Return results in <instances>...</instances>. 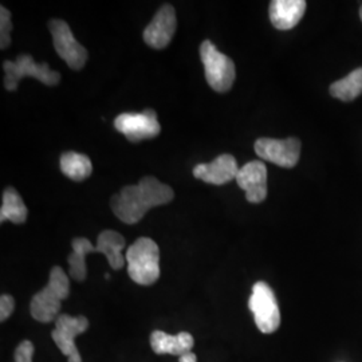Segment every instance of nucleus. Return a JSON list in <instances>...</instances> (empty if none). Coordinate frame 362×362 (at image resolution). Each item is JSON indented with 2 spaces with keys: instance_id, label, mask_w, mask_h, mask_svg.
I'll list each match as a JSON object with an SVG mask.
<instances>
[{
  "instance_id": "obj_21",
  "label": "nucleus",
  "mask_w": 362,
  "mask_h": 362,
  "mask_svg": "<svg viewBox=\"0 0 362 362\" xmlns=\"http://www.w3.org/2000/svg\"><path fill=\"white\" fill-rule=\"evenodd\" d=\"M11 13L4 6L0 7V49L4 50L11 45Z\"/></svg>"
},
{
  "instance_id": "obj_9",
  "label": "nucleus",
  "mask_w": 362,
  "mask_h": 362,
  "mask_svg": "<svg viewBox=\"0 0 362 362\" xmlns=\"http://www.w3.org/2000/svg\"><path fill=\"white\" fill-rule=\"evenodd\" d=\"M115 128L132 143L153 139L161 132L153 109H146L143 113H122L116 117Z\"/></svg>"
},
{
  "instance_id": "obj_23",
  "label": "nucleus",
  "mask_w": 362,
  "mask_h": 362,
  "mask_svg": "<svg viewBox=\"0 0 362 362\" xmlns=\"http://www.w3.org/2000/svg\"><path fill=\"white\" fill-rule=\"evenodd\" d=\"M13 309H15L13 298L8 294H3L0 298V321L4 322L7 318H10Z\"/></svg>"
},
{
  "instance_id": "obj_22",
  "label": "nucleus",
  "mask_w": 362,
  "mask_h": 362,
  "mask_svg": "<svg viewBox=\"0 0 362 362\" xmlns=\"http://www.w3.org/2000/svg\"><path fill=\"white\" fill-rule=\"evenodd\" d=\"M34 345L31 341H23L18 345L13 353V360L15 362H33V356H34Z\"/></svg>"
},
{
  "instance_id": "obj_1",
  "label": "nucleus",
  "mask_w": 362,
  "mask_h": 362,
  "mask_svg": "<svg viewBox=\"0 0 362 362\" xmlns=\"http://www.w3.org/2000/svg\"><path fill=\"white\" fill-rule=\"evenodd\" d=\"M175 197L173 189L157 180L145 176L137 185H127L110 200V207L118 219L125 224H136L143 219L151 208L168 204Z\"/></svg>"
},
{
  "instance_id": "obj_4",
  "label": "nucleus",
  "mask_w": 362,
  "mask_h": 362,
  "mask_svg": "<svg viewBox=\"0 0 362 362\" xmlns=\"http://www.w3.org/2000/svg\"><path fill=\"white\" fill-rule=\"evenodd\" d=\"M4 88L8 91L18 89L19 81L23 77H34L39 82L54 86L61 82V74L52 70L46 62L37 64L30 54H21L15 61H4Z\"/></svg>"
},
{
  "instance_id": "obj_18",
  "label": "nucleus",
  "mask_w": 362,
  "mask_h": 362,
  "mask_svg": "<svg viewBox=\"0 0 362 362\" xmlns=\"http://www.w3.org/2000/svg\"><path fill=\"white\" fill-rule=\"evenodd\" d=\"M27 215L28 211L21 194L11 187L6 188L3 191V202L0 208V223L10 220L13 224H22L26 221Z\"/></svg>"
},
{
  "instance_id": "obj_10",
  "label": "nucleus",
  "mask_w": 362,
  "mask_h": 362,
  "mask_svg": "<svg viewBox=\"0 0 362 362\" xmlns=\"http://www.w3.org/2000/svg\"><path fill=\"white\" fill-rule=\"evenodd\" d=\"M257 155L282 168H293L299 161L300 141L294 137L276 140V139H259L255 141Z\"/></svg>"
},
{
  "instance_id": "obj_11",
  "label": "nucleus",
  "mask_w": 362,
  "mask_h": 362,
  "mask_svg": "<svg viewBox=\"0 0 362 362\" xmlns=\"http://www.w3.org/2000/svg\"><path fill=\"white\" fill-rule=\"evenodd\" d=\"M177 19L175 8L170 4H164L144 30V42L156 50L165 49L175 35Z\"/></svg>"
},
{
  "instance_id": "obj_16",
  "label": "nucleus",
  "mask_w": 362,
  "mask_h": 362,
  "mask_svg": "<svg viewBox=\"0 0 362 362\" xmlns=\"http://www.w3.org/2000/svg\"><path fill=\"white\" fill-rule=\"evenodd\" d=\"M124 247H125V238L117 231L105 230L98 235L97 252L104 254L113 270H119L124 267V262H125L122 255Z\"/></svg>"
},
{
  "instance_id": "obj_15",
  "label": "nucleus",
  "mask_w": 362,
  "mask_h": 362,
  "mask_svg": "<svg viewBox=\"0 0 362 362\" xmlns=\"http://www.w3.org/2000/svg\"><path fill=\"white\" fill-rule=\"evenodd\" d=\"M194 344V337L187 332L172 336L163 330H155L151 334V346L156 354H172L181 357L192 350Z\"/></svg>"
},
{
  "instance_id": "obj_17",
  "label": "nucleus",
  "mask_w": 362,
  "mask_h": 362,
  "mask_svg": "<svg viewBox=\"0 0 362 362\" xmlns=\"http://www.w3.org/2000/svg\"><path fill=\"white\" fill-rule=\"evenodd\" d=\"M71 247H73V252L67 258L70 276L77 282H83L88 275L86 255L91 252H97V247L93 246L90 240L86 238L73 239Z\"/></svg>"
},
{
  "instance_id": "obj_12",
  "label": "nucleus",
  "mask_w": 362,
  "mask_h": 362,
  "mask_svg": "<svg viewBox=\"0 0 362 362\" xmlns=\"http://www.w3.org/2000/svg\"><path fill=\"white\" fill-rule=\"evenodd\" d=\"M236 181L250 203L258 204L267 197V168L262 161L247 163L239 169Z\"/></svg>"
},
{
  "instance_id": "obj_25",
  "label": "nucleus",
  "mask_w": 362,
  "mask_h": 362,
  "mask_svg": "<svg viewBox=\"0 0 362 362\" xmlns=\"http://www.w3.org/2000/svg\"><path fill=\"white\" fill-rule=\"evenodd\" d=\"M360 16H361V21H362V7H361V10H360Z\"/></svg>"
},
{
  "instance_id": "obj_7",
  "label": "nucleus",
  "mask_w": 362,
  "mask_h": 362,
  "mask_svg": "<svg viewBox=\"0 0 362 362\" xmlns=\"http://www.w3.org/2000/svg\"><path fill=\"white\" fill-rule=\"evenodd\" d=\"M49 30L52 33L55 52L67 66L73 70L83 69L89 57L88 50L81 43H78L65 21L52 19L49 22Z\"/></svg>"
},
{
  "instance_id": "obj_20",
  "label": "nucleus",
  "mask_w": 362,
  "mask_h": 362,
  "mask_svg": "<svg viewBox=\"0 0 362 362\" xmlns=\"http://www.w3.org/2000/svg\"><path fill=\"white\" fill-rule=\"evenodd\" d=\"M330 94L345 103L356 100L362 94V67L353 70L349 76L334 82L330 86Z\"/></svg>"
},
{
  "instance_id": "obj_19",
  "label": "nucleus",
  "mask_w": 362,
  "mask_h": 362,
  "mask_svg": "<svg viewBox=\"0 0 362 362\" xmlns=\"http://www.w3.org/2000/svg\"><path fill=\"white\" fill-rule=\"evenodd\" d=\"M59 165L62 173L71 180H86L93 172L90 158L77 152H65L61 156Z\"/></svg>"
},
{
  "instance_id": "obj_2",
  "label": "nucleus",
  "mask_w": 362,
  "mask_h": 362,
  "mask_svg": "<svg viewBox=\"0 0 362 362\" xmlns=\"http://www.w3.org/2000/svg\"><path fill=\"white\" fill-rule=\"evenodd\" d=\"M70 296V281L62 267L55 266L50 272L47 286L37 293L30 303V313L33 318L42 324L57 321L61 315L62 300Z\"/></svg>"
},
{
  "instance_id": "obj_8",
  "label": "nucleus",
  "mask_w": 362,
  "mask_h": 362,
  "mask_svg": "<svg viewBox=\"0 0 362 362\" xmlns=\"http://www.w3.org/2000/svg\"><path fill=\"white\" fill-rule=\"evenodd\" d=\"M89 329V321L86 317H70L61 314L55 321V329L52 332V338L55 345L69 358L67 362H82V357L76 346V337L85 333Z\"/></svg>"
},
{
  "instance_id": "obj_3",
  "label": "nucleus",
  "mask_w": 362,
  "mask_h": 362,
  "mask_svg": "<svg viewBox=\"0 0 362 362\" xmlns=\"http://www.w3.org/2000/svg\"><path fill=\"white\" fill-rule=\"evenodd\" d=\"M130 279L137 285L151 286L160 278V250L151 238L137 239L127 251Z\"/></svg>"
},
{
  "instance_id": "obj_6",
  "label": "nucleus",
  "mask_w": 362,
  "mask_h": 362,
  "mask_svg": "<svg viewBox=\"0 0 362 362\" xmlns=\"http://www.w3.org/2000/svg\"><path fill=\"white\" fill-rule=\"evenodd\" d=\"M248 308L254 314L255 324L264 334H272L281 325V311L272 287L266 282H257L252 286V294Z\"/></svg>"
},
{
  "instance_id": "obj_13",
  "label": "nucleus",
  "mask_w": 362,
  "mask_h": 362,
  "mask_svg": "<svg viewBox=\"0 0 362 362\" xmlns=\"http://www.w3.org/2000/svg\"><path fill=\"white\" fill-rule=\"evenodd\" d=\"M239 169L240 168L233 156L221 155L216 157L212 163L196 165L194 168V176L208 184L223 185L233 179L236 180Z\"/></svg>"
},
{
  "instance_id": "obj_14",
  "label": "nucleus",
  "mask_w": 362,
  "mask_h": 362,
  "mask_svg": "<svg viewBox=\"0 0 362 362\" xmlns=\"http://www.w3.org/2000/svg\"><path fill=\"white\" fill-rule=\"evenodd\" d=\"M305 11V0H274L270 3V21L278 30H290L297 26Z\"/></svg>"
},
{
  "instance_id": "obj_5",
  "label": "nucleus",
  "mask_w": 362,
  "mask_h": 362,
  "mask_svg": "<svg viewBox=\"0 0 362 362\" xmlns=\"http://www.w3.org/2000/svg\"><path fill=\"white\" fill-rule=\"evenodd\" d=\"M200 57L204 65L208 85L218 93H226L233 88L236 77L233 59L220 52L211 40H204L200 46Z\"/></svg>"
},
{
  "instance_id": "obj_24",
  "label": "nucleus",
  "mask_w": 362,
  "mask_h": 362,
  "mask_svg": "<svg viewBox=\"0 0 362 362\" xmlns=\"http://www.w3.org/2000/svg\"><path fill=\"white\" fill-rule=\"evenodd\" d=\"M179 362H197V358H196V354H194L192 351H189V353L179 357Z\"/></svg>"
}]
</instances>
